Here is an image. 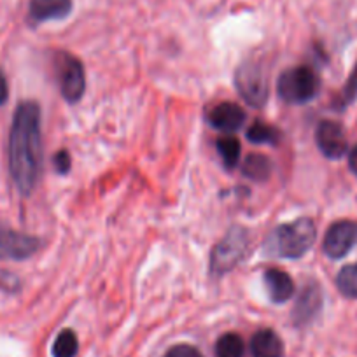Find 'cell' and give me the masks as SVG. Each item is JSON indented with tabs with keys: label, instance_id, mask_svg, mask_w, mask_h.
Here are the masks:
<instances>
[{
	"label": "cell",
	"instance_id": "cell-14",
	"mask_svg": "<svg viewBox=\"0 0 357 357\" xmlns=\"http://www.w3.org/2000/svg\"><path fill=\"white\" fill-rule=\"evenodd\" d=\"M252 357H284V343L272 329H261L250 340Z\"/></svg>",
	"mask_w": 357,
	"mask_h": 357
},
{
	"label": "cell",
	"instance_id": "cell-5",
	"mask_svg": "<svg viewBox=\"0 0 357 357\" xmlns=\"http://www.w3.org/2000/svg\"><path fill=\"white\" fill-rule=\"evenodd\" d=\"M279 97L287 104L301 105L314 100L319 93V77L314 68L300 67L287 68L277 81Z\"/></svg>",
	"mask_w": 357,
	"mask_h": 357
},
{
	"label": "cell",
	"instance_id": "cell-2",
	"mask_svg": "<svg viewBox=\"0 0 357 357\" xmlns=\"http://www.w3.org/2000/svg\"><path fill=\"white\" fill-rule=\"evenodd\" d=\"M317 240V228L308 218L280 225L272 233L273 252L286 259H300L314 247Z\"/></svg>",
	"mask_w": 357,
	"mask_h": 357
},
{
	"label": "cell",
	"instance_id": "cell-17",
	"mask_svg": "<svg viewBox=\"0 0 357 357\" xmlns=\"http://www.w3.org/2000/svg\"><path fill=\"white\" fill-rule=\"evenodd\" d=\"M245 343L236 333H226L215 343V357H243Z\"/></svg>",
	"mask_w": 357,
	"mask_h": 357
},
{
	"label": "cell",
	"instance_id": "cell-15",
	"mask_svg": "<svg viewBox=\"0 0 357 357\" xmlns=\"http://www.w3.org/2000/svg\"><path fill=\"white\" fill-rule=\"evenodd\" d=\"M273 163L264 154H249L242 165V175L254 183H264L272 177Z\"/></svg>",
	"mask_w": 357,
	"mask_h": 357
},
{
	"label": "cell",
	"instance_id": "cell-9",
	"mask_svg": "<svg viewBox=\"0 0 357 357\" xmlns=\"http://www.w3.org/2000/svg\"><path fill=\"white\" fill-rule=\"evenodd\" d=\"M322 303H324L322 287L315 280H310V282L305 284L303 289L300 291L296 305H294L293 312H291L293 324L296 328H303V326L310 324L321 314Z\"/></svg>",
	"mask_w": 357,
	"mask_h": 357
},
{
	"label": "cell",
	"instance_id": "cell-25",
	"mask_svg": "<svg viewBox=\"0 0 357 357\" xmlns=\"http://www.w3.org/2000/svg\"><path fill=\"white\" fill-rule=\"evenodd\" d=\"M349 168L354 175H357V144L349 151Z\"/></svg>",
	"mask_w": 357,
	"mask_h": 357
},
{
	"label": "cell",
	"instance_id": "cell-1",
	"mask_svg": "<svg viewBox=\"0 0 357 357\" xmlns=\"http://www.w3.org/2000/svg\"><path fill=\"white\" fill-rule=\"evenodd\" d=\"M40 165V107L37 102L25 100L16 107L9 132V172L16 190L23 197H30L36 190Z\"/></svg>",
	"mask_w": 357,
	"mask_h": 357
},
{
	"label": "cell",
	"instance_id": "cell-24",
	"mask_svg": "<svg viewBox=\"0 0 357 357\" xmlns=\"http://www.w3.org/2000/svg\"><path fill=\"white\" fill-rule=\"evenodd\" d=\"M9 98V84L4 72L0 70V105H4Z\"/></svg>",
	"mask_w": 357,
	"mask_h": 357
},
{
	"label": "cell",
	"instance_id": "cell-16",
	"mask_svg": "<svg viewBox=\"0 0 357 357\" xmlns=\"http://www.w3.org/2000/svg\"><path fill=\"white\" fill-rule=\"evenodd\" d=\"M215 149H218L219 156H221L222 163L228 170L235 168L238 165L240 160V153H242V144L236 137L233 135H226L221 137V139L215 142Z\"/></svg>",
	"mask_w": 357,
	"mask_h": 357
},
{
	"label": "cell",
	"instance_id": "cell-19",
	"mask_svg": "<svg viewBox=\"0 0 357 357\" xmlns=\"http://www.w3.org/2000/svg\"><path fill=\"white\" fill-rule=\"evenodd\" d=\"M247 139L252 144H268V146H273V144L279 142L280 133L275 126L263 121H256L247 130Z\"/></svg>",
	"mask_w": 357,
	"mask_h": 357
},
{
	"label": "cell",
	"instance_id": "cell-12",
	"mask_svg": "<svg viewBox=\"0 0 357 357\" xmlns=\"http://www.w3.org/2000/svg\"><path fill=\"white\" fill-rule=\"evenodd\" d=\"M245 119V111L233 102H222L208 112V123L212 128L226 133H233L242 128Z\"/></svg>",
	"mask_w": 357,
	"mask_h": 357
},
{
	"label": "cell",
	"instance_id": "cell-7",
	"mask_svg": "<svg viewBox=\"0 0 357 357\" xmlns=\"http://www.w3.org/2000/svg\"><path fill=\"white\" fill-rule=\"evenodd\" d=\"M357 245V221L342 219L333 222L324 235L322 249L331 259H342Z\"/></svg>",
	"mask_w": 357,
	"mask_h": 357
},
{
	"label": "cell",
	"instance_id": "cell-6",
	"mask_svg": "<svg viewBox=\"0 0 357 357\" xmlns=\"http://www.w3.org/2000/svg\"><path fill=\"white\" fill-rule=\"evenodd\" d=\"M58 84L68 104H77L86 91V74L81 60L67 51H60L54 56Z\"/></svg>",
	"mask_w": 357,
	"mask_h": 357
},
{
	"label": "cell",
	"instance_id": "cell-10",
	"mask_svg": "<svg viewBox=\"0 0 357 357\" xmlns=\"http://www.w3.org/2000/svg\"><path fill=\"white\" fill-rule=\"evenodd\" d=\"M315 142H317L319 151L328 160H340L349 153L345 128L336 121L326 119V121L319 123L317 130H315Z\"/></svg>",
	"mask_w": 357,
	"mask_h": 357
},
{
	"label": "cell",
	"instance_id": "cell-3",
	"mask_svg": "<svg viewBox=\"0 0 357 357\" xmlns=\"http://www.w3.org/2000/svg\"><path fill=\"white\" fill-rule=\"evenodd\" d=\"M250 250L249 231L242 226H231L225 236L219 240L211 254V273L222 277L233 268L238 266Z\"/></svg>",
	"mask_w": 357,
	"mask_h": 357
},
{
	"label": "cell",
	"instance_id": "cell-23",
	"mask_svg": "<svg viewBox=\"0 0 357 357\" xmlns=\"http://www.w3.org/2000/svg\"><path fill=\"white\" fill-rule=\"evenodd\" d=\"M53 165H54V168H56L58 174L67 175L68 172H70V165H72L70 153H68L67 149L58 151V153L53 156Z\"/></svg>",
	"mask_w": 357,
	"mask_h": 357
},
{
	"label": "cell",
	"instance_id": "cell-13",
	"mask_svg": "<svg viewBox=\"0 0 357 357\" xmlns=\"http://www.w3.org/2000/svg\"><path fill=\"white\" fill-rule=\"evenodd\" d=\"M264 286H266L268 296L273 303L282 305L286 301L291 300V296L294 294V282L291 279V275L284 270L279 268H268L266 272L263 273Z\"/></svg>",
	"mask_w": 357,
	"mask_h": 357
},
{
	"label": "cell",
	"instance_id": "cell-21",
	"mask_svg": "<svg viewBox=\"0 0 357 357\" xmlns=\"http://www.w3.org/2000/svg\"><path fill=\"white\" fill-rule=\"evenodd\" d=\"M356 98H357V63L356 67L352 68V72H350L345 88H343L342 95H340V109H345L347 105L352 104Z\"/></svg>",
	"mask_w": 357,
	"mask_h": 357
},
{
	"label": "cell",
	"instance_id": "cell-4",
	"mask_svg": "<svg viewBox=\"0 0 357 357\" xmlns=\"http://www.w3.org/2000/svg\"><path fill=\"white\" fill-rule=\"evenodd\" d=\"M235 86L245 104L254 109H261L270 95L268 68L261 60L242 61L235 72Z\"/></svg>",
	"mask_w": 357,
	"mask_h": 357
},
{
	"label": "cell",
	"instance_id": "cell-8",
	"mask_svg": "<svg viewBox=\"0 0 357 357\" xmlns=\"http://www.w3.org/2000/svg\"><path fill=\"white\" fill-rule=\"evenodd\" d=\"M39 247L40 240L37 236L11 228H0V259L25 261L32 257Z\"/></svg>",
	"mask_w": 357,
	"mask_h": 357
},
{
	"label": "cell",
	"instance_id": "cell-18",
	"mask_svg": "<svg viewBox=\"0 0 357 357\" xmlns=\"http://www.w3.org/2000/svg\"><path fill=\"white\" fill-rule=\"evenodd\" d=\"M336 287L350 300H357V263L347 264L336 275Z\"/></svg>",
	"mask_w": 357,
	"mask_h": 357
},
{
	"label": "cell",
	"instance_id": "cell-22",
	"mask_svg": "<svg viewBox=\"0 0 357 357\" xmlns=\"http://www.w3.org/2000/svg\"><path fill=\"white\" fill-rule=\"evenodd\" d=\"M165 357H204V354L193 345H188V343H178V345H174Z\"/></svg>",
	"mask_w": 357,
	"mask_h": 357
},
{
	"label": "cell",
	"instance_id": "cell-11",
	"mask_svg": "<svg viewBox=\"0 0 357 357\" xmlns=\"http://www.w3.org/2000/svg\"><path fill=\"white\" fill-rule=\"evenodd\" d=\"M72 9H74V0H30L29 20L33 25L61 22L70 16Z\"/></svg>",
	"mask_w": 357,
	"mask_h": 357
},
{
	"label": "cell",
	"instance_id": "cell-20",
	"mask_svg": "<svg viewBox=\"0 0 357 357\" xmlns=\"http://www.w3.org/2000/svg\"><path fill=\"white\" fill-rule=\"evenodd\" d=\"M79 350V340L72 329H63L53 343V357H75Z\"/></svg>",
	"mask_w": 357,
	"mask_h": 357
}]
</instances>
